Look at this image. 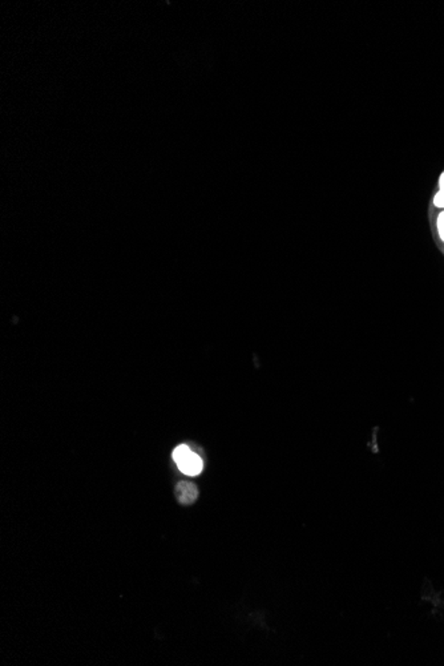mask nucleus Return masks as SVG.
<instances>
[{
    "instance_id": "nucleus-1",
    "label": "nucleus",
    "mask_w": 444,
    "mask_h": 666,
    "mask_svg": "<svg viewBox=\"0 0 444 666\" xmlns=\"http://www.w3.org/2000/svg\"><path fill=\"white\" fill-rule=\"evenodd\" d=\"M173 460L176 462L178 469L185 475L197 477L202 472V459L197 454H194L187 444L178 445L173 451Z\"/></svg>"
},
{
    "instance_id": "nucleus-2",
    "label": "nucleus",
    "mask_w": 444,
    "mask_h": 666,
    "mask_svg": "<svg viewBox=\"0 0 444 666\" xmlns=\"http://www.w3.org/2000/svg\"><path fill=\"white\" fill-rule=\"evenodd\" d=\"M175 496L180 504L190 506L199 498V489L189 481H180L175 489Z\"/></svg>"
},
{
    "instance_id": "nucleus-3",
    "label": "nucleus",
    "mask_w": 444,
    "mask_h": 666,
    "mask_svg": "<svg viewBox=\"0 0 444 666\" xmlns=\"http://www.w3.org/2000/svg\"><path fill=\"white\" fill-rule=\"evenodd\" d=\"M433 202L436 208L444 211V172L439 177V190L433 196Z\"/></svg>"
},
{
    "instance_id": "nucleus-4",
    "label": "nucleus",
    "mask_w": 444,
    "mask_h": 666,
    "mask_svg": "<svg viewBox=\"0 0 444 666\" xmlns=\"http://www.w3.org/2000/svg\"><path fill=\"white\" fill-rule=\"evenodd\" d=\"M436 228H438V233H439V237L440 240L444 243V211L439 213L438 216V220H436Z\"/></svg>"
}]
</instances>
